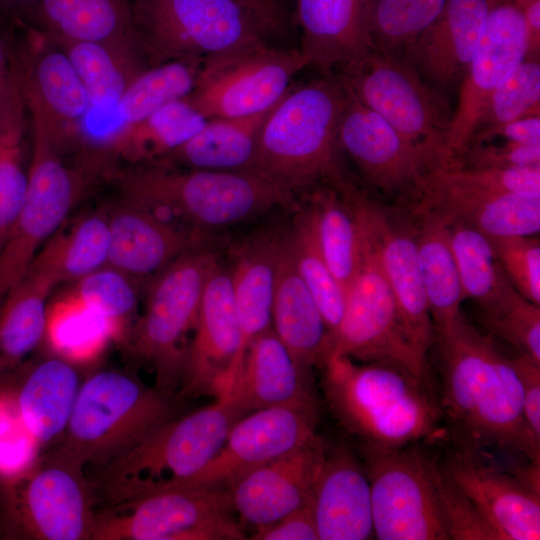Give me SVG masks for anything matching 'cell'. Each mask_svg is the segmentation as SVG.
Here are the masks:
<instances>
[{"label":"cell","instance_id":"f1b7e54d","mask_svg":"<svg viewBox=\"0 0 540 540\" xmlns=\"http://www.w3.org/2000/svg\"><path fill=\"white\" fill-rule=\"evenodd\" d=\"M311 503L319 540H364L373 535L368 476L345 446L326 448Z\"/></svg>","mask_w":540,"mask_h":540},{"label":"cell","instance_id":"9f6ffc18","mask_svg":"<svg viewBox=\"0 0 540 540\" xmlns=\"http://www.w3.org/2000/svg\"><path fill=\"white\" fill-rule=\"evenodd\" d=\"M512 360L522 385L524 422L531 440L540 447V363L525 354Z\"/></svg>","mask_w":540,"mask_h":540},{"label":"cell","instance_id":"be15d7a7","mask_svg":"<svg viewBox=\"0 0 540 540\" xmlns=\"http://www.w3.org/2000/svg\"><path fill=\"white\" fill-rule=\"evenodd\" d=\"M1 500H2V484L0 483V506H1Z\"/></svg>","mask_w":540,"mask_h":540},{"label":"cell","instance_id":"ac0fdd59","mask_svg":"<svg viewBox=\"0 0 540 540\" xmlns=\"http://www.w3.org/2000/svg\"><path fill=\"white\" fill-rule=\"evenodd\" d=\"M343 88L345 100L338 125L341 151L373 189L414 203L430 171L428 164L381 116Z\"/></svg>","mask_w":540,"mask_h":540},{"label":"cell","instance_id":"6f0895ef","mask_svg":"<svg viewBox=\"0 0 540 540\" xmlns=\"http://www.w3.org/2000/svg\"><path fill=\"white\" fill-rule=\"evenodd\" d=\"M255 540H319L312 503L285 515L275 523L256 529Z\"/></svg>","mask_w":540,"mask_h":540},{"label":"cell","instance_id":"d6986e66","mask_svg":"<svg viewBox=\"0 0 540 540\" xmlns=\"http://www.w3.org/2000/svg\"><path fill=\"white\" fill-rule=\"evenodd\" d=\"M317 418L318 409L299 407L249 413L235 423L211 461L174 488H229L247 472L315 438Z\"/></svg>","mask_w":540,"mask_h":540},{"label":"cell","instance_id":"8fae6325","mask_svg":"<svg viewBox=\"0 0 540 540\" xmlns=\"http://www.w3.org/2000/svg\"><path fill=\"white\" fill-rule=\"evenodd\" d=\"M356 218L360 231L359 266L345 291L344 313L330 338L328 357L339 355L364 363L389 364L424 378L426 356L411 341L374 243Z\"/></svg>","mask_w":540,"mask_h":540},{"label":"cell","instance_id":"8992f818","mask_svg":"<svg viewBox=\"0 0 540 540\" xmlns=\"http://www.w3.org/2000/svg\"><path fill=\"white\" fill-rule=\"evenodd\" d=\"M230 396L178 415L100 472V488L113 505L176 487L201 471L242 418Z\"/></svg>","mask_w":540,"mask_h":540},{"label":"cell","instance_id":"f6af8a7d","mask_svg":"<svg viewBox=\"0 0 540 540\" xmlns=\"http://www.w3.org/2000/svg\"><path fill=\"white\" fill-rule=\"evenodd\" d=\"M450 244L465 298L483 306L499 292L506 279L489 237L461 223H449Z\"/></svg>","mask_w":540,"mask_h":540},{"label":"cell","instance_id":"db71d44e","mask_svg":"<svg viewBox=\"0 0 540 540\" xmlns=\"http://www.w3.org/2000/svg\"><path fill=\"white\" fill-rule=\"evenodd\" d=\"M25 108L19 60L0 38V139L23 140Z\"/></svg>","mask_w":540,"mask_h":540},{"label":"cell","instance_id":"e575fe53","mask_svg":"<svg viewBox=\"0 0 540 540\" xmlns=\"http://www.w3.org/2000/svg\"><path fill=\"white\" fill-rule=\"evenodd\" d=\"M300 208L325 262L346 291L360 259V231L351 203L337 185L321 183L304 191Z\"/></svg>","mask_w":540,"mask_h":540},{"label":"cell","instance_id":"30bf717a","mask_svg":"<svg viewBox=\"0 0 540 540\" xmlns=\"http://www.w3.org/2000/svg\"><path fill=\"white\" fill-rule=\"evenodd\" d=\"M142 53L153 66L202 61L264 43L266 33L237 0H133Z\"/></svg>","mask_w":540,"mask_h":540},{"label":"cell","instance_id":"816d5d0a","mask_svg":"<svg viewBox=\"0 0 540 540\" xmlns=\"http://www.w3.org/2000/svg\"><path fill=\"white\" fill-rule=\"evenodd\" d=\"M496 259L514 289L540 305V241L534 236L490 238Z\"/></svg>","mask_w":540,"mask_h":540},{"label":"cell","instance_id":"2e32d148","mask_svg":"<svg viewBox=\"0 0 540 540\" xmlns=\"http://www.w3.org/2000/svg\"><path fill=\"white\" fill-rule=\"evenodd\" d=\"M339 188L374 243L411 341L426 356L433 345L434 326L418 263L414 223L401 211L369 198L348 179Z\"/></svg>","mask_w":540,"mask_h":540},{"label":"cell","instance_id":"e0dca14e","mask_svg":"<svg viewBox=\"0 0 540 540\" xmlns=\"http://www.w3.org/2000/svg\"><path fill=\"white\" fill-rule=\"evenodd\" d=\"M242 361L231 274L219 261L205 283L178 395H229Z\"/></svg>","mask_w":540,"mask_h":540},{"label":"cell","instance_id":"d4e9b609","mask_svg":"<svg viewBox=\"0 0 540 540\" xmlns=\"http://www.w3.org/2000/svg\"><path fill=\"white\" fill-rule=\"evenodd\" d=\"M411 208L433 212L447 224H467L489 238L534 236L540 231V197L467 189L447 181L436 169L425 175Z\"/></svg>","mask_w":540,"mask_h":540},{"label":"cell","instance_id":"7a4b0ae2","mask_svg":"<svg viewBox=\"0 0 540 540\" xmlns=\"http://www.w3.org/2000/svg\"><path fill=\"white\" fill-rule=\"evenodd\" d=\"M108 179L122 198L205 233L249 221L277 207L297 205L296 193L250 171L182 170L149 162L114 169Z\"/></svg>","mask_w":540,"mask_h":540},{"label":"cell","instance_id":"5b68a950","mask_svg":"<svg viewBox=\"0 0 540 540\" xmlns=\"http://www.w3.org/2000/svg\"><path fill=\"white\" fill-rule=\"evenodd\" d=\"M180 398L129 373L99 371L81 384L55 450L83 468H103L180 415Z\"/></svg>","mask_w":540,"mask_h":540},{"label":"cell","instance_id":"277c9868","mask_svg":"<svg viewBox=\"0 0 540 540\" xmlns=\"http://www.w3.org/2000/svg\"><path fill=\"white\" fill-rule=\"evenodd\" d=\"M344 100V88L333 76L288 90L265 119L246 171L294 193L345 180L338 143Z\"/></svg>","mask_w":540,"mask_h":540},{"label":"cell","instance_id":"4dcf8cb0","mask_svg":"<svg viewBox=\"0 0 540 540\" xmlns=\"http://www.w3.org/2000/svg\"><path fill=\"white\" fill-rule=\"evenodd\" d=\"M272 328L302 365L322 368L330 351V333L323 316L297 272L283 233L277 261Z\"/></svg>","mask_w":540,"mask_h":540},{"label":"cell","instance_id":"5bb4252c","mask_svg":"<svg viewBox=\"0 0 540 540\" xmlns=\"http://www.w3.org/2000/svg\"><path fill=\"white\" fill-rule=\"evenodd\" d=\"M363 447L377 539H449L439 494V465L414 449Z\"/></svg>","mask_w":540,"mask_h":540},{"label":"cell","instance_id":"7dc6e473","mask_svg":"<svg viewBox=\"0 0 540 540\" xmlns=\"http://www.w3.org/2000/svg\"><path fill=\"white\" fill-rule=\"evenodd\" d=\"M480 308L491 333L540 363V305L520 295L506 278L498 294Z\"/></svg>","mask_w":540,"mask_h":540},{"label":"cell","instance_id":"94428289","mask_svg":"<svg viewBox=\"0 0 540 540\" xmlns=\"http://www.w3.org/2000/svg\"><path fill=\"white\" fill-rule=\"evenodd\" d=\"M523 15L529 33L528 56L540 55V0H508Z\"/></svg>","mask_w":540,"mask_h":540},{"label":"cell","instance_id":"52a82bcc","mask_svg":"<svg viewBox=\"0 0 540 540\" xmlns=\"http://www.w3.org/2000/svg\"><path fill=\"white\" fill-rule=\"evenodd\" d=\"M219 262L206 245L176 258L150 282L143 314L127 344L155 373V386L178 395L205 283ZM179 396V395H178Z\"/></svg>","mask_w":540,"mask_h":540},{"label":"cell","instance_id":"836d02e7","mask_svg":"<svg viewBox=\"0 0 540 540\" xmlns=\"http://www.w3.org/2000/svg\"><path fill=\"white\" fill-rule=\"evenodd\" d=\"M59 283L36 258L0 303V378L16 370L43 340L46 300Z\"/></svg>","mask_w":540,"mask_h":540},{"label":"cell","instance_id":"d590c367","mask_svg":"<svg viewBox=\"0 0 540 540\" xmlns=\"http://www.w3.org/2000/svg\"><path fill=\"white\" fill-rule=\"evenodd\" d=\"M275 105L250 116L208 119L191 139L152 162L188 169L246 171L260 129Z\"/></svg>","mask_w":540,"mask_h":540},{"label":"cell","instance_id":"680465c9","mask_svg":"<svg viewBox=\"0 0 540 540\" xmlns=\"http://www.w3.org/2000/svg\"><path fill=\"white\" fill-rule=\"evenodd\" d=\"M496 139L518 144H540V115L524 117L509 122L468 144L488 142Z\"/></svg>","mask_w":540,"mask_h":540},{"label":"cell","instance_id":"f5cc1de1","mask_svg":"<svg viewBox=\"0 0 540 540\" xmlns=\"http://www.w3.org/2000/svg\"><path fill=\"white\" fill-rule=\"evenodd\" d=\"M438 486L449 539L497 540L469 500L439 466Z\"/></svg>","mask_w":540,"mask_h":540},{"label":"cell","instance_id":"6da1fadb","mask_svg":"<svg viewBox=\"0 0 540 540\" xmlns=\"http://www.w3.org/2000/svg\"><path fill=\"white\" fill-rule=\"evenodd\" d=\"M442 375L441 413L461 451L494 448L525 457L540 469V447L523 418L522 385L512 358L460 314L434 329Z\"/></svg>","mask_w":540,"mask_h":540},{"label":"cell","instance_id":"f35d334b","mask_svg":"<svg viewBox=\"0 0 540 540\" xmlns=\"http://www.w3.org/2000/svg\"><path fill=\"white\" fill-rule=\"evenodd\" d=\"M110 232L106 209L85 213L65 230L59 228L36 257L59 283L77 281L107 264Z\"/></svg>","mask_w":540,"mask_h":540},{"label":"cell","instance_id":"c3c4849f","mask_svg":"<svg viewBox=\"0 0 540 540\" xmlns=\"http://www.w3.org/2000/svg\"><path fill=\"white\" fill-rule=\"evenodd\" d=\"M134 278L108 265L82 277L71 289L92 311L108 320L117 330L119 341L133 329L131 320L137 307Z\"/></svg>","mask_w":540,"mask_h":540},{"label":"cell","instance_id":"484cf974","mask_svg":"<svg viewBox=\"0 0 540 540\" xmlns=\"http://www.w3.org/2000/svg\"><path fill=\"white\" fill-rule=\"evenodd\" d=\"M488 0H447L400 58L440 92L461 83L485 31Z\"/></svg>","mask_w":540,"mask_h":540},{"label":"cell","instance_id":"83f0119b","mask_svg":"<svg viewBox=\"0 0 540 540\" xmlns=\"http://www.w3.org/2000/svg\"><path fill=\"white\" fill-rule=\"evenodd\" d=\"M300 51L322 76L363 62L374 50L369 0H297Z\"/></svg>","mask_w":540,"mask_h":540},{"label":"cell","instance_id":"681fc988","mask_svg":"<svg viewBox=\"0 0 540 540\" xmlns=\"http://www.w3.org/2000/svg\"><path fill=\"white\" fill-rule=\"evenodd\" d=\"M40 445L17 410L14 387L0 386V483L24 475L39 459Z\"/></svg>","mask_w":540,"mask_h":540},{"label":"cell","instance_id":"bcb514c9","mask_svg":"<svg viewBox=\"0 0 540 540\" xmlns=\"http://www.w3.org/2000/svg\"><path fill=\"white\" fill-rule=\"evenodd\" d=\"M539 115L540 55L527 56L493 90L469 142L514 120Z\"/></svg>","mask_w":540,"mask_h":540},{"label":"cell","instance_id":"9c48e42d","mask_svg":"<svg viewBox=\"0 0 540 540\" xmlns=\"http://www.w3.org/2000/svg\"><path fill=\"white\" fill-rule=\"evenodd\" d=\"M95 496L84 468L54 450L2 484L0 539L92 540Z\"/></svg>","mask_w":540,"mask_h":540},{"label":"cell","instance_id":"91938a15","mask_svg":"<svg viewBox=\"0 0 540 540\" xmlns=\"http://www.w3.org/2000/svg\"><path fill=\"white\" fill-rule=\"evenodd\" d=\"M255 19L266 34L285 28L284 12L279 0H237Z\"/></svg>","mask_w":540,"mask_h":540},{"label":"cell","instance_id":"44dd1931","mask_svg":"<svg viewBox=\"0 0 540 540\" xmlns=\"http://www.w3.org/2000/svg\"><path fill=\"white\" fill-rule=\"evenodd\" d=\"M469 500L497 540L540 539V493L518 477L464 451L453 453L442 467Z\"/></svg>","mask_w":540,"mask_h":540},{"label":"cell","instance_id":"8d00e7d4","mask_svg":"<svg viewBox=\"0 0 540 540\" xmlns=\"http://www.w3.org/2000/svg\"><path fill=\"white\" fill-rule=\"evenodd\" d=\"M419 268L434 329L454 321L464 300L449 226L437 214L411 208Z\"/></svg>","mask_w":540,"mask_h":540},{"label":"cell","instance_id":"7bdbcfd3","mask_svg":"<svg viewBox=\"0 0 540 540\" xmlns=\"http://www.w3.org/2000/svg\"><path fill=\"white\" fill-rule=\"evenodd\" d=\"M287 232L297 272L315 300L331 338L344 313L345 290L325 262L300 207Z\"/></svg>","mask_w":540,"mask_h":540},{"label":"cell","instance_id":"ab89813d","mask_svg":"<svg viewBox=\"0 0 540 540\" xmlns=\"http://www.w3.org/2000/svg\"><path fill=\"white\" fill-rule=\"evenodd\" d=\"M80 78L91 110L113 112L128 85L145 69L108 47L89 41L55 40Z\"/></svg>","mask_w":540,"mask_h":540},{"label":"cell","instance_id":"f546056e","mask_svg":"<svg viewBox=\"0 0 540 540\" xmlns=\"http://www.w3.org/2000/svg\"><path fill=\"white\" fill-rule=\"evenodd\" d=\"M30 22L54 40L99 43L141 63L129 0H39Z\"/></svg>","mask_w":540,"mask_h":540},{"label":"cell","instance_id":"9a60e30c","mask_svg":"<svg viewBox=\"0 0 540 540\" xmlns=\"http://www.w3.org/2000/svg\"><path fill=\"white\" fill-rule=\"evenodd\" d=\"M308 61L299 49L252 45L202 60L184 99L207 120L262 112L289 90L291 79Z\"/></svg>","mask_w":540,"mask_h":540},{"label":"cell","instance_id":"603a6c76","mask_svg":"<svg viewBox=\"0 0 540 540\" xmlns=\"http://www.w3.org/2000/svg\"><path fill=\"white\" fill-rule=\"evenodd\" d=\"M107 264L134 279L154 277L185 252L206 245L208 233L159 216L122 198L107 209Z\"/></svg>","mask_w":540,"mask_h":540},{"label":"cell","instance_id":"4316f807","mask_svg":"<svg viewBox=\"0 0 540 540\" xmlns=\"http://www.w3.org/2000/svg\"><path fill=\"white\" fill-rule=\"evenodd\" d=\"M312 370L271 327L247 346L229 396L243 416L273 407L318 409Z\"/></svg>","mask_w":540,"mask_h":540},{"label":"cell","instance_id":"7402d4cb","mask_svg":"<svg viewBox=\"0 0 540 540\" xmlns=\"http://www.w3.org/2000/svg\"><path fill=\"white\" fill-rule=\"evenodd\" d=\"M326 448L317 435L241 476L228 488L235 512L260 529L310 503Z\"/></svg>","mask_w":540,"mask_h":540},{"label":"cell","instance_id":"ba28073f","mask_svg":"<svg viewBox=\"0 0 540 540\" xmlns=\"http://www.w3.org/2000/svg\"><path fill=\"white\" fill-rule=\"evenodd\" d=\"M338 78L422 156L430 171L459 166L447 146L453 114L446 98L403 60L374 50Z\"/></svg>","mask_w":540,"mask_h":540},{"label":"cell","instance_id":"6125c7cd","mask_svg":"<svg viewBox=\"0 0 540 540\" xmlns=\"http://www.w3.org/2000/svg\"><path fill=\"white\" fill-rule=\"evenodd\" d=\"M39 0H0V19L30 22Z\"/></svg>","mask_w":540,"mask_h":540},{"label":"cell","instance_id":"ffe728a7","mask_svg":"<svg viewBox=\"0 0 540 540\" xmlns=\"http://www.w3.org/2000/svg\"><path fill=\"white\" fill-rule=\"evenodd\" d=\"M488 3L485 31L460 83L448 132V150L457 161L491 93L529 53V33L522 13L508 0Z\"/></svg>","mask_w":540,"mask_h":540},{"label":"cell","instance_id":"b9f144b4","mask_svg":"<svg viewBox=\"0 0 540 540\" xmlns=\"http://www.w3.org/2000/svg\"><path fill=\"white\" fill-rule=\"evenodd\" d=\"M201 62L178 60L145 69L128 85L113 113L128 128L165 104L183 99L194 87Z\"/></svg>","mask_w":540,"mask_h":540},{"label":"cell","instance_id":"d6a6232c","mask_svg":"<svg viewBox=\"0 0 540 540\" xmlns=\"http://www.w3.org/2000/svg\"><path fill=\"white\" fill-rule=\"evenodd\" d=\"M283 234L264 233L248 239L229 267L244 357L249 343L272 327V306Z\"/></svg>","mask_w":540,"mask_h":540},{"label":"cell","instance_id":"74e56055","mask_svg":"<svg viewBox=\"0 0 540 540\" xmlns=\"http://www.w3.org/2000/svg\"><path fill=\"white\" fill-rule=\"evenodd\" d=\"M44 337L56 356L72 364L90 362L109 341H119L115 327L89 309L72 290L47 306Z\"/></svg>","mask_w":540,"mask_h":540},{"label":"cell","instance_id":"11a10c76","mask_svg":"<svg viewBox=\"0 0 540 540\" xmlns=\"http://www.w3.org/2000/svg\"><path fill=\"white\" fill-rule=\"evenodd\" d=\"M458 162L467 168L540 165V144H518L497 139L470 143L459 156Z\"/></svg>","mask_w":540,"mask_h":540},{"label":"cell","instance_id":"7c38bea8","mask_svg":"<svg viewBox=\"0 0 540 540\" xmlns=\"http://www.w3.org/2000/svg\"><path fill=\"white\" fill-rule=\"evenodd\" d=\"M96 178L82 166L65 165L49 138L33 127L25 199L0 246V303Z\"/></svg>","mask_w":540,"mask_h":540},{"label":"cell","instance_id":"3957f363","mask_svg":"<svg viewBox=\"0 0 540 540\" xmlns=\"http://www.w3.org/2000/svg\"><path fill=\"white\" fill-rule=\"evenodd\" d=\"M322 369L331 412L363 446L397 449L435 435L442 413L424 378L339 355H330Z\"/></svg>","mask_w":540,"mask_h":540},{"label":"cell","instance_id":"4fadbf2b","mask_svg":"<svg viewBox=\"0 0 540 540\" xmlns=\"http://www.w3.org/2000/svg\"><path fill=\"white\" fill-rule=\"evenodd\" d=\"M228 488H174L98 513L92 540H242Z\"/></svg>","mask_w":540,"mask_h":540},{"label":"cell","instance_id":"ee69618b","mask_svg":"<svg viewBox=\"0 0 540 540\" xmlns=\"http://www.w3.org/2000/svg\"><path fill=\"white\" fill-rule=\"evenodd\" d=\"M375 50L401 58L439 16L447 0H369Z\"/></svg>","mask_w":540,"mask_h":540},{"label":"cell","instance_id":"f907efd6","mask_svg":"<svg viewBox=\"0 0 540 540\" xmlns=\"http://www.w3.org/2000/svg\"><path fill=\"white\" fill-rule=\"evenodd\" d=\"M436 170L447 181L467 189L540 197V165L509 168L454 166Z\"/></svg>","mask_w":540,"mask_h":540},{"label":"cell","instance_id":"60d3db41","mask_svg":"<svg viewBox=\"0 0 540 540\" xmlns=\"http://www.w3.org/2000/svg\"><path fill=\"white\" fill-rule=\"evenodd\" d=\"M206 122L184 98L172 101L126 128L120 153L134 161L159 160L191 139Z\"/></svg>","mask_w":540,"mask_h":540},{"label":"cell","instance_id":"1f68e13d","mask_svg":"<svg viewBox=\"0 0 540 540\" xmlns=\"http://www.w3.org/2000/svg\"><path fill=\"white\" fill-rule=\"evenodd\" d=\"M22 368L14 396L26 429L40 446L61 439L81 386L74 364L56 356Z\"/></svg>","mask_w":540,"mask_h":540},{"label":"cell","instance_id":"cb8c5ba5","mask_svg":"<svg viewBox=\"0 0 540 540\" xmlns=\"http://www.w3.org/2000/svg\"><path fill=\"white\" fill-rule=\"evenodd\" d=\"M26 108L40 129L62 153L79 142V126L90 113L86 90L63 50L42 49L19 60Z\"/></svg>","mask_w":540,"mask_h":540}]
</instances>
